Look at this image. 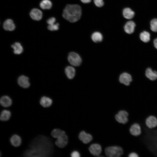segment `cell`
<instances>
[{
	"label": "cell",
	"instance_id": "6da1fadb",
	"mask_svg": "<svg viewBox=\"0 0 157 157\" xmlns=\"http://www.w3.org/2000/svg\"><path fill=\"white\" fill-rule=\"evenodd\" d=\"M82 10L81 6L76 4H68L64 9L62 16L69 22L74 23L81 18Z\"/></svg>",
	"mask_w": 157,
	"mask_h": 157
},
{
	"label": "cell",
	"instance_id": "7a4b0ae2",
	"mask_svg": "<svg viewBox=\"0 0 157 157\" xmlns=\"http://www.w3.org/2000/svg\"><path fill=\"white\" fill-rule=\"evenodd\" d=\"M34 141L31 149L28 151L26 154L30 156H40V155L42 156L41 155L45 154L43 152H45L44 150L46 151L47 148L50 147L47 138L44 137H39Z\"/></svg>",
	"mask_w": 157,
	"mask_h": 157
},
{
	"label": "cell",
	"instance_id": "3957f363",
	"mask_svg": "<svg viewBox=\"0 0 157 157\" xmlns=\"http://www.w3.org/2000/svg\"><path fill=\"white\" fill-rule=\"evenodd\" d=\"M106 155L109 157H122L124 151L122 148L120 146L115 145L108 147L105 149Z\"/></svg>",
	"mask_w": 157,
	"mask_h": 157
},
{
	"label": "cell",
	"instance_id": "277c9868",
	"mask_svg": "<svg viewBox=\"0 0 157 157\" xmlns=\"http://www.w3.org/2000/svg\"><path fill=\"white\" fill-rule=\"evenodd\" d=\"M129 113L126 110H121L119 111L115 115L116 121L120 124H125L129 121Z\"/></svg>",
	"mask_w": 157,
	"mask_h": 157
},
{
	"label": "cell",
	"instance_id": "5b68a950",
	"mask_svg": "<svg viewBox=\"0 0 157 157\" xmlns=\"http://www.w3.org/2000/svg\"><path fill=\"white\" fill-rule=\"evenodd\" d=\"M68 60L71 65L75 66H79L82 62V59L80 56L74 52H71L69 53Z\"/></svg>",
	"mask_w": 157,
	"mask_h": 157
},
{
	"label": "cell",
	"instance_id": "8992f818",
	"mask_svg": "<svg viewBox=\"0 0 157 157\" xmlns=\"http://www.w3.org/2000/svg\"><path fill=\"white\" fill-rule=\"evenodd\" d=\"M55 142V144L60 148L64 147L67 144L68 141V137L65 133L58 137Z\"/></svg>",
	"mask_w": 157,
	"mask_h": 157
},
{
	"label": "cell",
	"instance_id": "52a82bcc",
	"mask_svg": "<svg viewBox=\"0 0 157 157\" xmlns=\"http://www.w3.org/2000/svg\"><path fill=\"white\" fill-rule=\"evenodd\" d=\"M129 131L131 134L135 136L140 135L142 133L141 126L137 123H135L132 124L130 127Z\"/></svg>",
	"mask_w": 157,
	"mask_h": 157
},
{
	"label": "cell",
	"instance_id": "ba28073f",
	"mask_svg": "<svg viewBox=\"0 0 157 157\" xmlns=\"http://www.w3.org/2000/svg\"><path fill=\"white\" fill-rule=\"evenodd\" d=\"M145 123L148 128H154L157 126V118L153 115H149L146 119Z\"/></svg>",
	"mask_w": 157,
	"mask_h": 157
},
{
	"label": "cell",
	"instance_id": "9c48e42d",
	"mask_svg": "<svg viewBox=\"0 0 157 157\" xmlns=\"http://www.w3.org/2000/svg\"><path fill=\"white\" fill-rule=\"evenodd\" d=\"M90 153L93 156H99L102 151V148L101 145L97 143L91 144L89 148Z\"/></svg>",
	"mask_w": 157,
	"mask_h": 157
},
{
	"label": "cell",
	"instance_id": "30bf717a",
	"mask_svg": "<svg viewBox=\"0 0 157 157\" xmlns=\"http://www.w3.org/2000/svg\"><path fill=\"white\" fill-rule=\"evenodd\" d=\"M132 81L131 76L129 74L124 72L119 77L120 82L126 85H129Z\"/></svg>",
	"mask_w": 157,
	"mask_h": 157
},
{
	"label": "cell",
	"instance_id": "8fae6325",
	"mask_svg": "<svg viewBox=\"0 0 157 157\" xmlns=\"http://www.w3.org/2000/svg\"><path fill=\"white\" fill-rule=\"evenodd\" d=\"M30 15L33 20L37 21L40 20L42 17V13L39 9L34 8L30 11Z\"/></svg>",
	"mask_w": 157,
	"mask_h": 157
},
{
	"label": "cell",
	"instance_id": "7c38bea8",
	"mask_svg": "<svg viewBox=\"0 0 157 157\" xmlns=\"http://www.w3.org/2000/svg\"><path fill=\"white\" fill-rule=\"evenodd\" d=\"M78 138L79 140L84 144H88L90 142L92 139L91 135L87 133L84 131H82L79 133Z\"/></svg>",
	"mask_w": 157,
	"mask_h": 157
},
{
	"label": "cell",
	"instance_id": "4fadbf2b",
	"mask_svg": "<svg viewBox=\"0 0 157 157\" xmlns=\"http://www.w3.org/2000/svg\"><path fill=\"white\" fill-rule=\"evenodd\" d=\"M17 82L19 85L24 88H28L30 85L29 78L24 75L20 76L18 78Z\"/></svg>",
	"mask_w": 157,
	"mask_h": 157
},
{
	"label": "cell",
	"instance_id": "5bb4252c",
	"mask_svg": "<svg viewBox=\"0 0 157 157\" xmlns=\"http://www.w3.org/2000/svg\"><path fill=\"white\" fill-rule=\"evenodd\" d=\"M135 26V24L134 22L132 21H128L124 26V30L128 34H132L134 31Z\"/></svg>",
	"mask_w": 157,
	"mask_h": 157
},
{
	"label": "cell",
	"instance_id": "9a60e30c",
	"mask_svg": "<svg viewBox=\"0 0 157 157\" xmlns=\"http://www.w3.org/2000/svg\"><path fill=\"white\" fill-rule=\"evenodd\" d=\"M3 27L6 30L12 31L15 29V26L12 19H8L4 22Z\"/></svg>",
	"mask_w": 157,
	"mask_h": 157
},
{
	"label": "cell",
	"instance_id": "2e32d148",
	"mask_svg": "<svg viewBox=\"0 0 157 157\" xmlns=\"http://www.w3.org/2000/svg\"><path fill=\"white\" fill-rule=\"evenodd\" d=\"M40 105L43 107L48 108L52 105V100L49 97L43 96L40 99Z\"/></svg>",
	"mask_w": 157,
	"mask_h": 157
},
{
	"label": "cell",
	"instance_id": "e0dca14e",
	"mask_svg": "<svg viewBox=\"0 0 157 157\" xmlns=\"http://www.w3.org/2000/svg\"><path fill=\"white\" fill-rule=\"evenodd\" d=\"M1 105L3 107H7L10 106L12 104V100L8 96H3L2 97L0 100Z\"/></svg>",
	"mask_w": 157,
	"mask_h": 157
},
{
	"label": "cell",
	"instance_id": "ac0fdd59",
	"mask_svg": "<svg viewBox=\"0 0 157 157\" xmlns=\"http://www.w3.org/2000/svg\"><path fill=\"white\" fill-rule=\"evenodd\" d=\"M146 76L151 80L154 81L157 79V72L153 71L150 68H147L145 71Z\"/></svg>",
	"mask_w": 157,
	"mask_h": 157
},
{
	"label": "cell",
	"instance_id": "d6986e66",
	"mask_svg": "<svg viewBox=\"0 0 157 157\" xmlns=\"http://www.w3.org/2000/svg\"><path fill=\"white\" fill-rule=\"evenodd\" d=\"M10 141L11 144L15 147H18L21 144V138L17 134L13 135L10 138Z\"/></svg>",
	"mask_w": 157,
	"mask_h": 157
},
{
	"label": "cell",
	"instance_id": "ffe728a7",
	"mask_svg": "<svg viewBox=\"0 0 157 157\" xmlns=\"http://www.w3.org/2000/svg\"><path fill=\"white\" fill-rule=\"evenodd\" d=\"M11 46L13 49V52L16 54H20L23 52V47L19 42H15Z\"/></svg>",
	"mask_w": 157,
	"mask_h": 157
},
{
	"label": "cell",
	"instance_id": "44dd1931",
	"mask_svg": "<svg viewBox=\"0 0 157 157\" xmlns=\"http://www.w3.org/2000/svg\"><path fill=\"white\" fill-rule=\"evenodd\" d=\"M122 13L124 17L127 19H132L135 15L134 12L128 8H124L123 10Z\"/></svg>",
	"mask_w": 157,
	"mask_h": 157
},
{
	"label": "cell",
	"instance_id": "7402d4cb",
	"mask_svg": "<svg viewBox=\"0 0 157 157\" xmlns=\"http://www.w3.org/2000/svg\"><path fill=\"white\" fill-rule=\"evenodd\" d=\"M91 38L92 41L94 42H99L102 41L103 36L100 32L95 31L92 34Z\"/></svg>",
	"mask_w": 157,
	"mask_h": 157
},
{
	"label": "cell",
	"instance_id": "603a6c76",
	"mask_svg": "<svg viewBox=\"0 0 157 157\" xmlns=\"http://www.w3.org/2000/svg\"><path fill=\"white\" fill-rule=\"evenodd\" d=\"M65 72L67 77L70 79L73 78L75 75V69L72 66L67 67L65 69Z\"/></svg>",
	"mask_w": 157,
	"mask_h": 157
},
{
	"label": "cell",
	"instance_id": "cb8c5ba5",
	"mask_svg": "<svg viewBox=\"0 0 157 157\" xmlns=\"http://www.w3.org/2000/svg\"><path fill=\"white\" fill-rule=\"evenodd\" d=\"M11 115V113L10 111L6 110H3L1 112L0 120L3 121H8L10 118Z\"/></svg>",
	"mask_w": 157,
	"mask_h": 157
},
{
	"label": "cell",
	"instance_id": "d4e9b609",
	"mask_svg": "<svg viewBox=\"0 0 157 157\" xmlns=\"http://www.w3.org/2000/svg\"><path fill=\"white\" fill-rule=\"evenodd\" d=\"M40 6L43 9H49L52 7V3L49 0H42L40 2Z\"/></svg>",
	"mask_w": 157,
	"mask_h": 157
},
{
	"label": "cell",
	"instance_id": "484cf974",
	"mask_svg": "<svg viewBox=\"0 0 157 157\" xmlns=\"http://www.w3.org/2000/svg\"><path fill=\"white\" fill-rule=\"evenodd\" d=\"M150 35L149 33L146 31H143L140 34V37L141 41L144 42H147L150 40Z\"/></svg>",
	"mask_w": 157,
	"mask_h": 157
},
{
	"label": "cell",
	"instance_id": "4316f807",
	"mask_svg": "<svg viewBox=\"0 0 157 157\" xmlns=\"http://www.w3.org/2000/svg\"><path fill=\"white\" fill-rule=\"evenodd\" d=\"M65 133L64 131L59 129H55L52 131L51 135L53 138H57L60 135Z\"/></svg>",
	"mask_w": 157,
	"mask_h": 157
},
{
	"label": "cell",
	"instance_id": "83f0119b",
	"mask_svg": "<svg viewBox=\"0 0 157 157\" xmlns=\"http://www.w3.org/2000/svg\"><path fill=\"white\" fill-rule=\"evenodd\" d=\"M151 30L154 32H157V19H152L150 23Z\"/></svg>",
	"mask_w": 157,
	"mask_h": 157
},
{
	"label": "cell",
	"instance_id": "f1b7e54d",
	"mask_svg": "<svg viewBox=\"0 0 157 157\" xmlns=\"http://www.w3.org/2000/svg\"><path fill=\"white\" fill-rule=\"evenodd\" d=\"M59 24L58 23H55L53 24L49 25L48 29L51 31H55L59 29Z\"/></svg>",
	"mask_w": 157,
	"mask_h": 157
},
{
	"label": "cell",
	"instance_id": "f546056e",
	"mask_svg": "<svg viewBox=\"0 0 157 157\" xmlns=\"http://www.w3.org/2000/svg\"><path fill=\"white\" fill-rule=\"evenodd\" d=\"M95 6L97 8L102 7L104 5V0H93Z\"/></svg>",
	"mask_w": 157,
	"mask_h": 157
},
{
	"label": "cell",
	"instance_id": "4dcf8cb0",
	"mask_svg": "<svg viewBox=\"0 0 157 157\" xmlns=\"http://www.w3.org/2000/svg\"><path fill=\"white\" fill-rule=\"evenodd\" d=\"M56 19L54 17H51L48 19L47 21L49 25H51L55 23Z\"/></svg>",
	"mask_w": 157,
	"mask_h": 157
},
{
	"label": "cell",
	"instance_id": "1f68e13d",
	"mask_svg": "<svg viewBox=\"0 0 157 157\" xmlns=\"http://www.w3.org/2000/svg\"><path fill=\"white\" fill-rule=\"evenodd\" d=\"M128 157H139L138 154L136 152L132 151L130 153Z\"/></svg>",
	"mask_w": 157,
	"mask_h": 157
},
{
	"label": "cell",
	"instance_id": "d6a6232c",
	"mask_svg": "<svg viewBox=\"0 0 157 157\" xmlns=\"http://www.w3.org/2000/svg\"><path fill=\"white\" fill-rule=\"evenodd\" d=\"M71 156L72 157H79L80 154L78 151H75L71 153Z\"/></svg>",
	"mask_w": 157,
	"mask_h": 157
},
{
	"label": "cell",
	"instance_id": "836d02e7",
	"mask_svg": "<svg viewBox=\"0 0 157 157\" xmlns=\"http://www.w3.org/2000/svg\"><path fill=\"white\" fill-rule=\"evenodd\" d=\"M84 4H88L90 3L91 0H80Z\"/></svg>",
	"mask_w": 157,
	"mask_h": 157
},
{
	"label": "cell",
	"instance_id": "e575fe53",
	"mask_svg": "<svg viewBox=\"0 0 157 157\" xmlns=\"http://www.w3.org/2000/svg\"><path fill=\"white\" fill-rule=\"evenodd\" d=\"M154 44L155 47L157 49V38L154 40Z\"/></svg>",
	"mask_w": 157,
	"mask_h": 157
}]
</instances>
